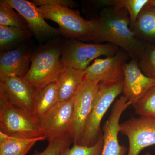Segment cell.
<instances>
[{
    "instance_id": "6da1fadb",
    "label": "cell",
    "mask_w": 155,
    "mask_h": 155,
    "mask_svg": "<svg viewBox=\"0 0 155 155\" xmlns=\"http://www.w3.org/2000/svg\"><path fill=\"white\" fill-rule=\"evenodd\" d=\"M92 27L87 41L109 43L124 50L132 59L139 60L147 43L137 38L130 28L128 12L117 7L104 8L90 20Z\"/></svg>"
},
{
    "instance_id": "7a4b0ae2",
    "label": "cell",
    "mask_w": 155,
    "mask_h": 155,
    "mask_svg": "<svg viewBox=\"0 0 155 155\" xmlns=\"http://www.w3.org/2000/svg\"><path fill=\"white\" fill-rule=\"evenodd\" d=\"M63 41L55 38L32 51L30 68L23 78L36 91L58 80L64 69L61 62Z\"/></svg>"
},
{
    "instance_id": "3957f363",
    "label": "cell",
    "mask_w": 155,
    "mask_h": 155,
    "mask_svg": "<svg viewBox=\"0 0 155 155\" xmlns=\"http://www.w3.org/2000/svg\"><path fill=\"white\" fill-rule=\"evenodd\" d=\"M123 86V81L114 84L99 82L93 107L78 144L92 146L102 136V120L117 97L122 93Z\"/></svg>"
},
{
    "instance_id": "277c9868",
    "label": "cell",
    "mask_w": 155,
    "mask_h": 155,
    "mask_svg": "<svg viewBox=\"0 0 155 155\" xmlns=\"http://www.w3.org/2000/svg\"><path fill=\"white\" fill-rule=\"evenodd\" d=\"M0 131L11 137L32 138L45 136L32 113L11 104L0 95Z\"/></svg>"
},
{
    "instance_id": "5b68a950",
    "label": "cell",
    "mask_w": 155,
    "mask_h": 155,
    "mask_svg": "<svg viewBox=\"0 0 155 155\" xmlns=\"http://www.w3.org/2000/svg\"><path fill=\"white\" fill-rule=\"evenodd\" d=\"M120 48L109 43H88L75 39L63 41L61 62L64 67L84 71L91 62L99 57L114 56Z\"/></svg>"
},
{
    "instance_id": "8992f818",
    "label": "cell",
    "mask_w": 155,
    "mask_h": 155,
    "mask_svg": "<svg viewBox=\"0 0 155 155\" xmlns=\"http://www.w3.org/2000/svg\"><path fill=\"white\" fill-rule=\"evenodd\" d=\"M38 8L45 19L52 20L59 25L61 36L66 39L87 41L92 25L91 20L81 16L79 11L61 6L45 5Z\"/></svg>"
},
{
    "instance_id": "52a82bcc",
    "label": "cell",
    "mask_w": 155,
    "mask_h": 155,
    "mask_svg": "<svg viewBox=\"0 0 155 155\" xmlns=\"http://www.w3.org/2000/svg\"><path fill=\"white\" fill-rule=\"evenodd\" d=\"M98 82L85 79L74 97V105L69 133L74 144H78L93 107Z\"/></svg>"
},
{
    "instance_id": "ba28073f",
    "label": "cell",
    "mask_w": 155,
    "mask_h": 155,
    "mask_svg": "<svg viewBox=\"0 0 155 155\" xmlns=\"http://www.w3.org/2000/svg\"><path fill=\"white\" fill-rule=\"evenodd\" d=\"M119 133L128 139L126 155H139L146 148L155 145V119L132 117L120 123Z\"/></svg>"
},
{
    "instance_id": "9c48e42d",
    "label": "cell",
    "mask_w": 155,
    "mask_h": 155,
    "mask_svg": "<svg viewBox=\"0 0 155 155\" xmlns=\"http://www.w3.org/2000/svg\"><path fill=\"white\" fill-rule=\"evenodd\" d=\"M130 56L120 48L116 54L95 59L84 70L86 78L97 82L114 84L123 81L124 69Z\"/></svg>"
},
{
    "instance_id": "30bf717a",
    "label": "cell",
    "mask_w": 155,
    "mask_h": 155,
    "mask_svg": "<svg viewBox=\"0 0 155 155\" xmlns=\"http://www.w3.org/2000/svg\"><path fill=\"white\" fill-rule=\"evenodd\" d=\"M74 97L59 102L46 114L38 119L39 125L48 142L69 133Z\"/></svg>"
},
{
    "instance_id": "8fae6325",
    "label": "cell",
    "mask_w": 155,
    "mask_h": 155,
    "mask_svg": "<svg viewBox=\"0 0 155 155\" xmlns=\"http://www.w3.org/2000/svg\"><path fill=\"white\" fill-rule=\"evenodd\" d=\"M131 105L124 96L116 100L110 115L103 125L104 140L102 150L100 155H126L128 148L120 144L118 139L120 118L124 111Z\"/></svg>"
},
{
    "instance_id": "7c38bea8",
    "label": "cell",
    "mask_w": 155,
    "mask_h": 155,
    "mask_svg": "<svg viewBox=\"0 0 155 155\" xmlns=\"http://www.w3.org/2000/svg\"><path fill=\"white\" fill-rule=\"evenodd\" d=\"M25 19L31 32L39 40L51 39L60 35L59 28L52 27L46 22L38 7L27 0H5Z\"/></svg>"
},
{
    "instance_id": "4fadbf2b",
    "label": "cell",
    "mask_w": 155,
    "mask_h": 155,
    "mask_svg": "<svg viewBox=\"0 0 155 155\" xmlns=\"http://www.w3.org/2000/svg\"><path fill=\"white\" fill-rule=\"evenodd\" d=\"M36 93L23 78L11 76L0 80V95L11 104L32 114Z\"/></svg>"
},
{
    "instance_id": "5bb4252c",
    "label": "cell",
    "mask_w": 155,
    "mask_h": 155,
    "mask_svg": "<svg viewBox=\"0 0 155 155\" xmlns=\"http://www.w3.org/2000/svg\"><path fill=\"white\" fill-rule=\"evenodd\" d=\"M138 61L131 58L124 69L122 93L131 105L138 101L155 85V79L143 74L139 67Z\"/></svg>"
},
{
    "instance_id": "9a60e30c",
    "label": "cell",
    "mask_w": 155,
    "mask_h": 155,
    "mask_svg": "<svg viewBox=\"0 0 155 155\" xmlns=\"http://www.w3.org/2000/svg\"><path fill=\"white\" fill-rule=\"evenodd\" d=\"M33 48L28 41L0 54V80L11 76L24 78L30 66Z\"/></svg>"
},
{
    "instance_id": "2e32d148",
    "label": "cell",
    "mask_w": 155,
    "mask_h": 155,
    "mask_svg": "<svg viewBox=\"0 0 155 155\" xmlns=\"http://www.w3.org/2000/svg\"><path fill=\"white\" fill-rule=\"evenodd\" d=\"M86 79L84 71L64 67L57 80L59 102L67 101L73 98Z\"/></svg>"
},
{
    "instance_id": "e0dca14e",
    "label": "cell",
    "mask_w": 155,
    "mask_h": 155,
    "mask_svg": "<svg viewBox=\"0 0 155 155\" xmlns=\"http://www.w3.org/2000/svg\"><path fill=\"white\" fill-rule=\"evenodd\" d=\"M131 30L141 41H155V6H145Z\"/></svg>"
},
{
    "instance_id": "ac0fdd59",
    "label": "cell",
    "mask_w": 155,
    "mask_h": 155,
    "mask_svg": "<svg viewBox=\"0 0 155 155\" xmlns=\"http://www.w3.org/2000/svg\"><path fill=\"white\" fill-rule=\"evenodd\" d=\"M58 81L51 82L37 91L32 114L40 118L54 107L58 102Z\"/></svg>"
},
{
    "instance_id": "d6986e66",
    "label": "cell",
    "mask_w": 155,
    "mask_h": 155,
    "mask_svg": "<svg viewBox=\"0 0 155 155\" xmlns=\"http://www.w3.org/2000/svg\"><path fill=\"white\" fill-rule=\"evenodd\" d=\"M33 35L28 29L0 25V51H7L28 41Z\"/></svg>"
},
{
    "instance_id": "ffe728a7",
    "label": "cell",
    "mask_w": 155,
    "mask_h": 155,
    "mask_svg": "<svg viewBox=\"0 0 155 155\" xmlns=\"http://www.w3.org/2000/svg\"><path fill=\"white\" fill-rule=\"evenodd\" d=\"M46 139L45 136L32 138H21L9 136L0 142V155H26L37 142Z\"/></svg>"
},
{
    "instance_id": "44dd1931",
    "label": "cell",
    "mask_w": 155,
    "mask_h": 155,
    "mask_svg": "<svg viewBox=\"0 0 155 155\" xmlns=\"http://www.w3.org/2000/svg\"><path fill=\"white\" fill-rule=\"evenodd\" d=\"M148 2L149 0H107L101 1V4L105 8L114 6L126 10L130 18V28L132 29L140 13Z\"/></svg>"
},
{
    "instance_id": "7402d4cb",
    "label": "cell",
    "mask_w": 155,
    "mask_h": 155,
    "mask_svg": "<svg viewBox=\"0 0 155 155\" xmlns=\"http://www.w3.org/2000/svg\"><path fill=\"white\" fill-rule=\"evenodd\" d=\"M0 25L29 30L25 19L16 12L5 0L0 1Z\"/></svg>"
},
{
    "instance_id": "603a6c76",
    "label": "cell",
    "mask_w": 155,
    "mask_h": 155,
    "mask_svg": "<svg viewBox=\"0 0 155 155\" xmlns=\"http://www.w3.org/2000/svg\"><path fill=\"white\" fill-rule=\"evenodd\" d=\"M132 105L139 116L155 119V85Z\"/></svg>"
},
{
    "instance_id": "cb8c5ba5",
    "label": "cell",
    "mask_w": 155,
    "mask_h": 155,
    "mask_svg": "<svg viewBox=\"0 0 155 155\" xmlns=\"http://www.w3.org/2000/svg\"><path fill=\"white\" fill-rule=\"evenodd\" d=\"M138 64L144 75L155 79V44H147Z\"/></svg>"
},
{
    "instance_id": "d4e9b609",
    "label": "cell",
    "mask_w": 155,
    "mask_h": 155,
    "mask_svg": "<svg viewBox=\"0 0 155 155\" xmlns=\"http://www.w3.org/2000/svg\"><path fill=\"white\" fill-rule=\"evenodd\" d=\"M73 140L69 134L49 142L46 148L41 152L35 151L34 155H59L69 147Z\"/></svg>"
},
{
    "instance_id": "484cf974",
    "label": "cell",
    "mask_w": 155,
    "mask_h": 155,
    "mask_svg": "<svg viewBox=\"0 0 155 155\" xmlns=\"http://www.w3.org/2000/svg\"><path fill=\"white\" fill-rule=\"evenodd\" d=\"M103 143L102 135L96 143L92 146L74 144L72 147L67 148L59 155H100L102 150Z\"/></svg>"
},
{
    "instance_id": "4316f807",
    "label": "cell",
    "mask_w": 155,
    "mask_h": 155,
    "mask_svg": "<svg viewBox=\"0 0 155 155\" xmlns=\"http://www.w3.org/2000/svg\"><path fill=\"white\" fill-rule=\"evenodd\" d=\"M32 2L39 7L45 5H55L73 8L75 6V2L71 0H33Z\"/></svg>"
},
{
    "instance_id": "83f0119b",
    "label": "cell",
    "mask_w": 155,
    "mask_h": 155,
    "mask_svg": "<svg viewBox=\"0 0 155 155\" xmlns=\"http://www.w3.org/2000/svg\"><path fill=\"white\" fill-rule=\"evenodd\" d=\"M147 5L155 6V0H149Z\"/></svg>"
},
{
    "instance_id": "f1b7e54d",
    "label": "cell",
    "mask_w": 155,
    "mask_h": 155,
    "mask_svg": "<svg viewBox=\"0 0 155 155\" xmlns=\"http://www.w3.org/2000/svg\"><path fill=\"white\" fill-rule=\"evenodd\" d=\"M152 155L149 152H147L146 153H145L144 155Z\"/></svg>"
}]
</instances>
